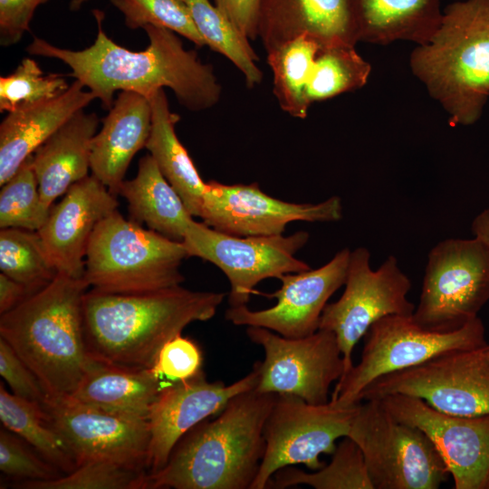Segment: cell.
<instances>
[{
    "label": "cell",
    "instance_id": "d6986e66",
    "mask_svg": "<svg viewBox=\"0 0 489 489\" xmlns=\"http://www.w3.org/2000/svg\"><path fill=\"white\" fill-rule=\"evenodd\" d=\"M257 381L258 369L254 363L252 371L229 385L210 382L204 372L194 379L167 385L148 417V475L164 467L185 434L203 420L219 414L235 396L255 388Z\"/></svg>",
    "mask_w": 489,
    "mask_h": 489
},
{
    "label": "cell",
    "instance_id": "4dcf8cb0",
    "mask_svg": "<svg viewBox=\"0 0 489 489\" xmlns=\"http://www.w3.org/2000/svg\"><path fill=\"white\" fill-rule=\"evenodd\" d=\"M205 44L226 57L244 75L248 87L261 83L259 57L235 24L210 0H186Z\"/></svg>",
    "mask_w": 489,
    "mask_h": 489
},
{
    "label": "cell",
    "instance_id": "60d3db41",
    "mask_svg": "<svg viewBox=\"0 0 489 489\" xmlns=\"http://www.w3.org/2000/svg\"><path fill=\"white\" fill-rule=\"evenodd\" d=\"M0 375L14 395L42 406L48 400V396L39 379L1 337Z\"/></svg>",
    "mask_w": 489,
    "mask_h": 489
},
{
    "label": "cell",
    "instance_id": "7c38bea8",
    "mask_svg": "<svg viewBox=\"0 0 489 489\" xmlns=\"http://www.w3.org/2000/svg\"><path fill=\"white\" fill-rule=\"evenodd\" d=\"M309 233L290 235L237 236L193 220L182 243L189 257H199L217 266L230 283V307L247 305L254 287L267 278L312 269L296 258L309 241Z\"/></svg>",
    "mask_w": 489,
    "mask_h": 489
},
{
    "label": "cell",
    "instance_id": "836d02e7",
    "mask_svg": "<svg viewBox=\"0 0 489 489\" xmlns=\"http://www.w3.org/2000/svg\"><path fill=\"white\" fill-rule=\"evenodd\" d=\"M370 72L369 62L360 55L355 46L321 49L307 84V99L312 104L359 90L367 83Z\"/></svg>",
    "mask_w": 489,
    "mask_h": 489
},
{
    "label": "cell",
    "instance_id": "ab89813d",
    "mask_svg": "<svg viewBox=\"0 0 489 489\" xmlns=\"http://www.w3.org/2000/svg\"><path fill=\"white\" fill-rule=\"evenodd\" d=\"M202 365L200 347L180 334L161 348L150 370L161 379L174 383L197 377L203 373Z\"/></svg>",
    "mask_w": 489,
    "mask_h": 489
},
{
    "label": "cell",
    "instance_id": "f35d334b",
    "mask_svg": "<svg viewBox=\"0 0 489 489\" xmlns=\"http://www.w3.org/2000/svg\"><path fill=\"white\" fill-rule=\"evenodd\" d=\"M20 436L8 429L0 430V470L21 482L49 481L61 475V471L34 452Z\"/></svg>",
    "mask_w": 489,
    "mask_h": 489
},
{
    "label": "cell",
    "instance_id": "d4e9b609",
    "mask_svg": "<svg viewBox=\"0 0 489 489\" xmlns=\"http://www.w3.org/2000/svg\"><path fill=\"white\" fill-rule=\"evenodd\" d=\"M357 42L427 43L442 17L441 0H348Z\"/></svg>",
    "mask_w": 489,
    "mask_h": 489
},
{
    "label": "cell",
    "instance_id": "30bf717a",
    "mask_svg": "<svg viewBox=\"0 0 489 489\" xmlns=\"http://www.w3.org/2000/svg\"><path fill=\"white\" fill-rule=\"evenodd\" d=\"M344 285L340 299L326 304L319 324V330L336 337L344 364L340 379L353 366L356 344L374 322L388 315L410 316L416 308L408 299L411 282L394 255L372 270L370 252L363 246L355 248L350 251Z\"/></svg>",
    "mask_w": 489,
    "mask_h": 489
},
{
    "label": "cell",
    "instance_id": "f1b7e54d",
    "mask_svg": "<svg viewBox=\"0 0 489 489\" xmlns=\"http://www.w3.org/2000/svg\"><path fill=\"white\" fill-rule=\"evenodd\" d=\"M0 419L45 460L64 475L77 467L76 460L53 426L43 407L5 390L0 385Z\"/></svg>",
    "mask_w": 489,
    "mask_h": 489
},
{
    "label": "cell",
    "instance_id": "e0dca14e",
    "mask_svg": "<svg viewBox=\"0 0 489 489\" xmlns=\"http://www.w3.org/2000/svg\"><path fill=\"white\" fill-rule=\"evenodd\" d=\"M43 407L77 466L88 460H107L147 471V418L110 412L70 398L49 399Z\"/></svg>",
    "mask_w": 489,
    "mask_h": 489
},
{
    "label": "cell",
    "instance_id": "e575fe53",
    "mask_svg": "<svg viewBox=\"0 0 489 489\" xmlns=\"http://www.w3.org/2000/svg\"><path fill=\"white\" fill-rule=\"evenodd\" d=\"M28 157L0 192V228L38 231L50 209L41 198L37 178Z\"/></svg>",
    "mask_w": 489,
    "mask_h": 489
},
{
    "label": "cell",
    "instance_id": "cb8c5ba5",
    "mask_svg": "<svg viewBox=\"0 0 489 489\" xmlns=\"http://www.w3.org/2000/svg\"><path fill=\"white\" fill-rule=\"evenodd\" d=\"M99 123L96 113L81 110L33 154L39 193L47 208L73 184L89 176L91 145Z\"/></svg>",
    "mask_w": 489,
    "mask_h": 489
},
{
    "label": "cell",
    "instance_id": "ba28073f",
    "mask_svg": "<svg viewBox=\"0 0 489 489\" xmlns=\"http://www.w3.org/2000/svg\"><path fill=\"white\" fill-rule=\"evenodd\" d=\"M364 401L347 436L360 446L374 489H437L449 471L428 436L394 418L379 399Z\"/></svg>",
    "mask_w": 489,
    "mask_h": 489
},
{
    "label": "cell",
    "instance_id": "ee69618b",
    "mask_svg": "<svg viewBox=\"0 0 489 489\" xmlns=\"http://www.w3.org/2000/svg\"><path fill=\"white\" fill-rule=\"evenodd\" d=\"M28 287L0 273V314H4L34 294Z\"/></svg>",
    "mask_w": 489,
    "mask_h": 489
},
{
    "label": "cell",
    "instance_id": "c3c4849f",
    "mask_svg": "<svg viewBox=\"0 0 489 489\" xmlns=\"http://www.w3.org/2000/svg\"><path fill=\"white\" fill-rule=\"evenodd\" d=\"M485 489H489V476H488V480H487V483H486Z\"/></svg>",
    "mask_w": 489,
    "mask_h": 489
},
{
    "label": "cell",
    "instance_id": "8d00e7d4",
    "mask_svg": "<svg viewBox=\"0 0 489 489\" xmlns=\"http://www.w3.org/2000/svg\"><path fill=\"white\" fill-rule=\"evenodd\" d=\"M130 29L148 25L168 29L197 47L205 42L197 31L186 0H110Z\"/></svg>",
    "mask_w": 489,
    "mask_h": 489
},
{
    "label": "cell",
    "instance_id": "52a82bcc",
    "mask_svg": "<svg viewBox=\"0 0 489 489\" xmlns=\"http://www.w3.org/2000/svg\"><path fill=\"white\" fill-rule=\"evenodd\" d=\"M360 360L339 380L330 400L343 408L361 402L363 391L377 379L419 365L441 354L484 347L485 330L477 317L447 332L419 326L412 315H388L374 322L364 336Z\"/></svg>",
    "mask_w": 489,
    "mask_h": 489
},
{
    "label": "cell",
    "instance_id": "5b68a950",
    "mask_svg": "<svg viewBox=\"0 0 489 489\" xmlns=\"http://www.w3.org/2000/svg\"><path fill=\"white\" fill-rule=\"evenodd\" d=\"M409 65L451 126L476 122L489 98V0L447 5L434 35L411 53Z\"/></svg>",
    "mask_w": 489,
    "mask_h": 489
},
{
    "label": "cell",
    "instance_id": "484cf974",
    "mask_svg": "<svg viewBox=\"0 0 489 489\" xmlns=\"http://www.w3.org/2000/svg\"><path fill=\"white\" fill-rule=\"evenodd\" d=\"M150 369H130L93 360L70 398L110 412L147 418L168 385Z\"/></svg>",
    "mask_w": 489,
    "mask_h": 489
},
{
    "label": "cell",
    "instance_id": "1f68e13d",
    "mask_svg": "<svg viewBox=\"0 0 489 489\" xmlns=\"http://www.w3.org/2000/svg\"><path fill=\"white\" fill-rule=\"evenodd\" d=\"M306 484L315 489H374L363 454L349 436L337 445L330 464L313 472L286 466L271 478L267 488Z\"/></svg>",
    "mask_w": 489,
    "mask_h": 489
},
{
    "label": "cell",
    "instance_id": "9c48e42d",
    "mask_svg": "<svg viewBox=\"0 0 489 489\" xmlns=\"http://www.w3.org/2000/svg\"><path fill=\"white\" fill-rule=\"evenodd\" d=\"M488 300L489 245L475 236L446 238L427 254L412 318L424 329L452 331L477 318Z\"/></svg>",
    "mask_w": 489,
    "mask_h": 489
},
{
    "label": "cell",
    "instance_id": "7bdbcfd3",
    "mask_svg": "<svg viewBox=\"0 0 489 489\" xmlns=\"http://www.w3.org/2000/svg\"><path fill=\"white\" fill-rule=\"evenodd\" d=\"M250 40L257 39V17L261 0H213Z\"/></svg>",
    "mask_w": 489,
    "mask_h": 489
},
{
    "label": "cell",
    "instance_id": "7dc6e473",
    "mask_svg": "<svg viewBox=\"0 0 489 489\" xmlns=\"http://www.w3.org/2000/svg\"><path fill=\"white\" fill-rule=\"evenodd\" d=\"M484 350L489 354V343L484 347Z\"/></svg>",
    "mask_w": 489,
    "mask_h": 489
},
{
    "label": "cell",
    "instance_id": "b9f144b4",
    "mask_svg": "<svg viewBox=\"0 0 489 489\" xmlns=\"http://www.w3.org/2000/svg\"><path fill=\"white\" fill-rule=\"evenodd\" d=\"M49 0H0V44L17 43L29 29L37 7Z\"/></svg>",
    "mask_w": 489,
    "mask_h": 489
},
{
    "label": "cell",
    "instance_id": "5bb4252c",
    "mask_svg": "<svg viewBox=\"0 0 489 489\" xmlns=\"http://www.w3.org/2000/svg\"><path fill=\"white\" fill-rule=\"evenodd\" d=\"M246 334L264 352V360L255 362L257 391L291 394L314 405L330 401L331 385L344 372L333 332L318 330L305 337L286 338L265 328L249 326Z\"/></svg>",
    "mask_w": 489,
    "mask_h": 489
},
{
    "label": "cell",
    "instance_id": "ffe728a7",
    "mask_svg": "<svg viewBox=\"0 0 489 489\" xmlns=\"http://www.w3.org/2000/svg\"><path fill=\"white\" fill-rule=\"evenodd\" d=\"M118 205L116 196L91 175L73 184L62 200L52 206L37 232L58 273L83 278L91 235Z\"/></svg>",
    "mask_w": 489,
    "mask_h": 489
},
{
    "label": "cell",
    "instance_id": "74e56055",
    "mask_svg": "<svg viewBox=\"0 0 489 489\" xmlns=\"http://www.w3.org/2000/svg\"><path fill=\"white\" fill-rule=\"evenodd\" d=\"M69 86L63 75L44 74L34 60L24 58L14 72L0 78V111L53 99Z\"/></svg>",
    "mask_w": 489,
    "mask_h": 489
},
{
    "label": "cell",
    "instance_id": "7a4b0ae2",
    "mask_svg": "<svg viewBox=\"0 0 489 489\" xmlns=\"http://www.w3.org/2000/svg\"><path fill=\"white\" fill-rule=\"evenodd\" d=\"M225 296L180 285L136 293L91 289L82 305L87 350L101 362L150 369L168 340L188 324L213 318Z\"/></svg>",
    "mask_w": 489,
    "mask_h": 489
},
{
    "label": "cell",
    "instance_id": "d590c367",
    "mask_svg": "<svg viewBox=\"0 0 489 489\" xmlns=\"http://www.w3.org/2000/svg\"><path fill=\"white\" fill-rule=\"evenodd\" d=\"M148 473L107 460H88L56 479L16 483L26 489H148Z\"/></svg>",
    "mask_w": 489,
    "mask_h": 489
},
{
    "label": "cell",
    "instance_id": "8fae6325",
    "mask_svg": "<svg viewBox=\"0 0 489 489\" xmlns=\"http://www.w3.org/2000/svg\"><path fill=\"white\" fill-rule=\"evenodd\" d=\"M357 406L343 408L330 400L314 405L291 394H277L264 427L265 450L251 489H264L280 469L302 464L312 471L325 464L336 441L347 436Z\"/></svg>",
    "mask_w": 489,
    "mask_h": 489
},
{
    "label": "cell",
    "instance_id": "f6af8a7d",
    "mask_svg": "<svg viewBox=\"0 0 489 489\" xmlns=\"http://www.w3.org/2000/svg\"><path fill=\"white\" fill-rule=\"evenodd\" d=\"M471 232L489 245V208L484 209L473 219Z\"/></svg>",
    "mask_w": 489,
    "mask_h": 489
},
{
    "label": "cell",
    "instance_id": "9a60e30c",
    "mask_svg": "<svg viewBox=\"0 0 489 489\" xmlns=\"http://www.w3.org/2000/svg\"><path fill=\"white\" fill-rule=\"evenodd\" d=\"M340 197L317 204L291 203L263 192L257 183L225 185L206 183L199 217L208 226L237 236L283 235L295 221L333 223L342 218Z\"/></svg>",
    "mask_w": 489,
    "mask_h": 489
},
{
    "label": "cell",
    "instance_id": "4fadbf2b",
    "mask_svg": "<svg viewBox=\"0 0 489 489\" xmlns=\"http://www.w3.org/2000/svg\"><path fill=\"white\" fill-rule=\"evenodd\" d=\"M484 347L446 352L382 376L363 391L360 400L402 394L446 414L489 416V354Z\"/></svg>",
    "mask_w": 489,
    "mask_h": 489
},
{
    "label": "cell",
    "instance_id": "8992f818",
    "mask_svg": "<svg viewBox=\"0 0 489 489\" xmlns=\"http://www.w3.org/2000/svg\"><path fill=\"white\" fill-rule=\"evenodd\" d=\"M182 242L127 220L117 210L102 219L90 240L84 280L107 293H136L178 286L184 281Z\"/></svg>",
    "mask_w": 489,
    "mask_h": 489
},
{
    "label": "cell",
    "instance_id": "4316f807",
    "mask_svg": "<svg viewBox=\"0 0 489 489\" xmlns=\"http://www.w3.org/2000/svg\"><path fill=\"white\" fill-rule=\"evenodd\" d=\"M117 195L126 199L130 220L175 241H183L194 220L149 154L139 159L136 177L124 180Z\"/></svg>",
    "mask_w": 489,
    "mask_h": 489
},
{
    "label": "cell",
    "instance_id": "44dd1931",
    "mask_svg": "<svg viewBox=\"0 0 489 489\" xmlns=\"http://www.w3.org/2000/svg\"><path fill=\"white\" fill-rule=\"evenodd\" d=\"M302 35L321 49L355 46L348 0H261L257 38L266 53Z\"/></svg>",
    "mask_w": 489,
    "mask_h": 489
},
{
    "label": "cell",
    "instance_id": "d6a6232c",
    "mask_svg": "<svg viewBox=\"0 0 489 489\" xmlns=\"http://www.w3.org/2000/svg\"><path fill=\"white\" fill-rule=\"evenodd\" d=\"M0 270L33 292L49 284L58 274L37 231L2 228Z\"/></svg>",
    "mask_w": 489,
    "mask_h": 489
},
{
    "label": "cell",
    "instance_id": "6da1fadb",
    "mask_svg": "<svg viewBox=\"0 0 489 489\" xmlns=\"http://www.w3.org/2000/svg\"><path fill=\"white\" fill-rule=\"evenodd\" d=\"M93 15L98 32L87 48L69 50L34 37L27 53L68 65L71 75L90 90L106 110L112 107L118 91L149 98L165 87L173 91L182 106L194 112L208 110L219 101L222 88L213 67L202 62L196 51L186 50L176 33L145 26L149 44L143 51L133 52L107 35L101 11L93 10Z\"/></svg>",
    "mask_w": 489,
    "mask_h": 489
},
{
    "label": "cell",
    "instance_id": "3957f363",
    "mask_svg": "<svg viewBox=\"0 0 489 489\" xmlns=\"http://www.w3.org/2000/svg\"><path fill=\"white\" fill-rule=\"evenodd\" d=\"M276 396L255 388L235 396L215 418L183 436L164 467L147 475L148 488L251 489Z\"/></svg>",
    "mask_w": 489,
    "mask_h": 489
},
{
    "label": "cell",
    "instance_id": "ac0fdd59",
    "mask_svg": "<svg viewBox=\"0 0 489 489\" xmlns=\"http://www.w3.org/2000/svg\"><path fill=\"white\" fill-rule=\"evenodd\" d=\"M350 250L343 248L324 265L282 275V286L270 297L271 308L253 311L247 305L229 307L225 319L237 326L268 329L286 338H302L319 330L331 296L345 283Z\"/></svg>",
    "mask_w": 489,
    "mask_h": 489
},
{
    "label": "cell",
    "instance_id": "2e32d148",
    "mask_svg": "<svg viewBox=\"0 0 489 489\" xmlns=\"http://www.w3.org/2000/svg\"><path fill=\"white\" fill-rule=\"evenodd\" d=\"M397 420L421 429L442 456L455 489H485L489 476V416L441 412L421 398L390 394L379 398Z\"/></svg>",
    "mask_w": 489,
    "mask_h": 489
},
{
    "label": "cell",
    "instance_id": "83f0119b",
    "mask_svg": "<svg viewBox=\"0 0 489 489\" xmlns=\"http://www.w3.org/2000/svg\"><path fill=\"white\" fill-rule=\"evenodd\" d=\"M149 100L152 122L145 148L180 196L188 212L192 216L199 217L206 182L176 134L175 126L180 117L170 110L164 89L156 91Z\"/></svg>",
    "mask_w": 489,
    "mask_h": 489
},
{
    "label": "cell",
    "instance_id": "f546056e",
    "mask_svg": "<svg viewBox=\"0 0 489 489\" xmlns=\"http://www.w3.org/2000/svg\"><path fill=\"white\" fill-rule=\"evenodd\" d=\"M320 50L315 41L302 35L267 52L273 93L280 108L294 118L308 115L307 84Z\"/></svg>",
    "mask_w": 489,
    "mask_h": 489
},
{
    "label": "cell",
    "instance_id": "603a6c76",
    "mask_svg": "<svg viewBox=\"0 0 489 489\" xmlns=\"http://www.w3.org/2000/svg\"><path fill=\"white\" fill-rule=\"evenodd\" d=\"M95 99L75 80L53 99L8 112L0 124V186L72 116Z\"/></svg>",
    "mask_w": 489,
    "mask_h": 489
},
{
    "label": "cell",
    "instance_id": "bcb514c9",
    "mask_svg": "<svg viewBox=\"0 0 489 489\" xmlns=\"http://www.w3.org/2000/svg\"><path fill=\"white\" fill-rule=\"evenodd\" d=\"M89 0H70L69 2V9L71 11H78L80 10L84 4H86Z\"/></svg>",
    "mask_w": 489,
    "mask_h": 489
},
{
    "label": "cell",
    "instance_id": "277c9868",
    "mask_svg": "<svg viewBox=\"0 0 489 489\" xmlns=\"http://www.w3.org/2000/svg\"><path fill=\"white\" fill-rule=\"evenodd\" d=\"M84 278L58 273L45 287L1 314L0 337L33 371L48 400L69 398L93 359L83 332Z\"/></svg>",
    "mask_w": 489,
    "mask_h": 489
},
{
    "label": "cell",
    "instance_id": "7402d4cb",
    "mask_svg": "<svg viewBox=\"0 0 489 489\" xmlns=\"http://www.w3.org/2000/svg\"><path fill=\"white\" fill-rule=\"evenodd\" d=\"M152 122L149 98L134 91H120L95 134L91 171L113 195L125 180L131 159L146 147Z\"/></svg>",
    "mask_w": 489,
    "mask_h": 489
}]
</instances>
